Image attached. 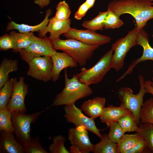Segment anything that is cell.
I'll return each mask as SVG.
<instances>
[{"mask_svg":"<svg viewBox=\"0 0 153 153\" xmlns=\"http://www.w3.org/2000/svg\"><path fill=\"white\" fill-rule=\"evenodd\" d=\"M107 9L120 16L124 14L131 15L138 30L153 19V3L150 0H113L108 3Z\"/></svg>","mask_w":153,"mask_h":153,"instance_id":"obj_1","label":"cell"},{"mask_svg":"<svg viewBox=\"0 0 153 153\" xmlns=\"http://www.w3.org/2000/svg\"><path fill=\"white\" fill-rule=\"evenodd\" d=\"M67 68L65 69L64 72L65 87L56 96L52 105H73L77 100L88 97L93 93V90L89 86L79 81L76 74H73L71 78H69Z\"/></svg>","mask_w":153,"mask_h":153,"instance_id":"obj_2","label":"cell"},{"mask_svg":"<svg viewBox=\"0 0 153 153\" xmlns=\"http://www.w3.org/2000/svg\"><path fill=\"white\" fill-rule=\"evenodd\" d=\"M52 41L56 50H61L67 53L81 66L86 65L99 47L87 44L73 39H59Z\"/></svg>","mask_w":153,"mask_h":153,"instance_id":"obj_3","label":"cell"},{"mask_svg":"<svg viewBox=\"0 0 153 153\" xmlns=\"http://www.w3.org/2000/svg\"><path fill=\"white\" fill-rule=\"evenodd\" d=\"M138 78L140 84L139 92L136 94H133L129 88L122 87L118 91V97L120 101V106L130 111L133 114L137 125L140 124L139 114L142 106L143 103V97L148 93L144 86L145 79L141 74Z\"/></svg>","mask_w":153,"mask_h":153,"instance_id":"obj_4","label":"cell"},{"mask_svg":"<svg viewBox=\"0 0 153 153\" xmlns=\"http://www.w3.org/2000/svg\"><path fill=\"white\" fill-rule=\"evenodd\" d=\"M114 52L111 48L92 67L83 68L76 74L80 82L88 86L99 83L112 68V59Z\"/></svg>","mask_w":153,"mask_h":153,"instance_id":"obj_5","label":"cell"},{"mask_svg":"<svg viewBox=\"0 0 153 153\" xmlns=\"http://www.w3.org/2000/svg\"><path fill=\"white\" fill-rule=\"evenodd\" d=\"M138 30L136 26L128 31L124 37L117 40L112 45L114 51L112 59V68L116 71L122 69L124 64L126 55L130 49L137 45Z\"/></svg>","mask_w":153,"mask_h":153,"instance_id":"obj_6","label":"cell"},{"mask_svg":"<svg viewBox=\"0 0 153 153\" xmlns=\"http://www.w3.org/2000/svg\"><path fill=\"white\" fill-rule=\"evenodd\" d=\"M42 111L27 114L19 111L11 112L12 120L16 139L22 144L28 141L31 136V124L36 122Z\"/></svg>","mask_w":153,"mask_h":153,"instance_id":"obj_7","label":"cell"},{"mask_svg":"<svg viewBox=\"0 0 153 153\" xmlns=\"http://www.w3.org/2000/svg\"><path fill=\"white\" fill-rule=\"evenodd\" d=\"M52 41L48 37H37L27 48L19 52L21 59L27 63L35 58L41 56L52 57L56 52Z\"/></svg>","mask_w":153,"mask_h":153,"instance_id":"obj_8","label":"cell"},{"mask_svg":"<svg viewBox=\"0 0 153 153\" xmlns=\"http://www.w3.org/2000/svg\"><path fill=\"white\" fill-rule=\"evenodd\" d=\"M87 130L81 126L69 129L68 139L71 144V153H89L93 152L94 145L91 142Z\"/></svg>","mask_w":153,"mask_h":153,"instance_id":"obj_9","label":"cell"},{"mask_svg":"<svg viewBox=\"0 0 153 153\" xmlns=\"http://www.w3.org/2000/svg\"><path fill=\"white\" fill-rule=\"evenodd\" d=\"M64 109L65 114L63 116L68 122L73 124L76 127L83 126L101 139L102 138L103 135L100 132L101 130L96 126L94 119L84 115L82 112V109L77 108L74 104L65 105Z\"/></svg>","mask_w":153,"mask_h":153,"instance_id":"obj_10","label":"cell"},{"mask_svg":"<svg viewBox=\"0 0 153 153\" xmlns=\"http://www.w3.org/2000/svg\"><path fill=\"white\" fill-rule=\"evenodd\" d=\"M28 64L27 75L44 82L52 79L53 66L51 57L43 56L36 57Z\"/></svg>","mask_w":153,"mask_h":153,"instance_id":"obj_11","label":"cell"},{"mask_svg":"<svg viewBox=\"0 0 153 153\" xmlns=\"http://www.w3.org/2000/svg\"><path fill=\"white\" fill-rule=\"evenodd\" d=\"M63 36L67 39H74L87 44L99 46L109 43L111 40L110 37L88 29L83 30L71 28Z\"/></svg>","mask_w":153,"mask_h":153,"instance_id":"obj_12","label":"cell"},{"mask_svg":"<svg viewBox=\"0 0 153 153\" xmlns=\"http://www.w3.org/2000/svg\"><path fill=\"white\" fill-rule=\"evenodd\" d=\"M28 89L24 77H20L18 80L14 78L12 95L7 108L10 112L17 111L25 113L27 111L25 99L28 93Z\"/></svg>","mask_w":153,"mask_h":153,"instance_id":"obj_13","label":"cell"},{"mask_svg":"<svg viewBox=\"0 0 153 153\" xmlns=\"http://www.w3.org/2000/svg\"><path fill=\"white\" fill-rule=\"evenodd\" d=\"M149 41L148 35L144 29L139 30L137 35L136 43L137 45H139L143 47L142 55L140 58L131 62L126 71L117 80L116 82L131 73L135 67L140 63L147 60L153 61V48L150 46Z\"/></svg>","mask_w":153,"mask_h":153,"instance_id":"obj_14","label":"cell"},{"mask_svg":"<svg viewBox=\"0 0 153 153\" xmlns=\"http://www.w3.org/2000/svg\"><path fill=\"white\" fill-rule=\"evenodd\" d=\"M70 19L62 21L56 19L54 17L50 19L48 24L42 30L39 31V36L41 37H46V34L49 32V37L52 40L60 39V36L67 32L71 28Z\"/></svg>","mask_w":153,"mask_h":153,"instance_id":"obj_15","label":"cell"},{"mask_svg":"<svg viewBox=\"0 0 153 153\" xmlns=\"http://www.w3.org/2000/svg\"><path fill=\"white\" fill-rule=\"evenodd\" d=\"M53 63V71L52 80L53 82L59 79L61 71L64 69L70 67H75L77 63L67 53L57 51L51 57Z\"/></svg>","mask_w":153,"mask_h":153,"instance_id":"obj_16","label":"cell"},{"mask_svg":"<svg viewBox=\"0 0 153 153\" xmlns=\"http://www.w3.org/2000/svg\"><path fill=\"white\" fill-rule=\"evenodd\" d=\"M0 153H25L23 144L15 138L13 133L0 131Z\"/></svg>","mask_w":153,"mask_h":153,"instance_id":"obj_17","label":"cell"},{"mask_svg":"<svg viewBox=\"0 0 153 153\" xmlns=\"http://www.w3.org/2000/svg\"><path fill=\"white\" fill-rule=\"evenodd\" d=\"M106 101L104 97H96L83 102L81 109L90 118L94 119L102 115L105 108Z\"/></svg>","mask_w":153,"mask_h":153,"instance_id":"obj_18","label":"cell"},{"mask_svg":"<svg viewBox=\"0 0 153 153\" xmlns=\"http://www.w3.org/2000/svg\"><path fill=\"white\" fill-rule=\"evenodd\" d=\"M52 13L51 10L48 9L46 12V15L43 20L40 24L35 26H30L23 24H18L12 21H10L7 27L6 30L9 31L15 29L20 33L39 32L44 28L47 26L50 20L49 17Z\"/></svg>","mask_w":153,"mask_h":153,"instance_id":"obj_19","label":"cell"},{"mask_svg":"<svg viewBox=\"0 0 153 153\" xmlns=\"http://www.w3.org/2000/svg\"><path fill=\"white\" fill-rule=\"evenodd\" d=\"M130 112L120 106L117 107L110 105L105 107L100 118L101 121L108 126L111 123L118 122L122 116Z\"/></svg>","mask_w":153,"mask_h":153,"instance_id":"obj_20","label":"cell"},{"mask_svg":"<svg viewBox=\"0 0 153 153\" xmlns=\"http://www.w3.org/2000/svg\"><path fill=\"white\" fill-rule=\"evenodd\" d=\"M10 34L14 43L12 50L15 52H19L21 50L28 47L37 37L32 32L17 33L12 31Z\"/></svg>","mask_w":153,"mask_h":153,"instance_id":"obj_21","label":"cell"},{"mask_svg":"<svg viewBox=\"0 0 153 153\" xmlns=\"http://www.w3.org/2000/svg\"><path fill=\"white\" fill-rule=\"evenodd\" d=\"M18 70V61L5 59L0 65V89L8 80L9 74Z\"/></svg>","mask_w":153,"mask_h":153,"instance_id":"obj_22","label":"cell"},{"mask_svg":"<svg viewBox=\"0 0 153 153\" xmlns=\"http://www.w3.org/2000/svg\"><path fill=\"white\" fill-rule=\"evenodd\" d=\"M94 153H118L117 144L113 142L108 134H104L101 141L94 145Z\"/></svg>","mask_w":153,"mask_h":153,"instance_id":"obj_23","label":"cell"},{"mask_svg":"<svg viewBox=\"0 0 153 153\" xmlns=\"http://www.w3.org/2000/svg\"><path fill=\"white\" fill-rule=\"evenodd\" d=\"M142 138L136 133L135 134H125L121 139L117 143L118 153H124L131 148Z\"/></svg>","mask_w":153,"mask_h":153,"instance_id":"obj_24","label":"cell"},{"mask_svg":"<svg viewBox=\"0 0 153 153\" xmlns=\"http://www.w3.org/2000/svg\"><path fill=\"white\" fill-rule=\"evenodd\" d=\"M140 123L150 124L153 126V98L144 102L139 114Z\"/></svg>","mask_w":153,"mask_h":153,"instance_id":"obj_25","label":"cell"},{"mask_svg":"<svg viewBox=\"0 0 153 153\" xmlns=\"http://www.w3.org/2000/svg\"><path fill=\"white\" fill-rule=\"evenodd\" d=\"M14 78L9 79L0 90V109L7 108L11 97Z\"/></svg>","mask_w":153,"mask_h":153,"instance_id":"obj_26","label":"cell"},{"mask_svg":"<svg viewBox=\"0 0 153 153\" xmlns=\"http://www.w3.org/2000/svg\"><path fill=\"white\" fill-rule=\"evenodd\" d=\"M136 132L146 143L147 147L150 153H153V126L150 124L140 123Z\"/></svg>","mask_w":153,"mask_h":153,"instance_id":"obj_27","label":"cell"},{"mask_svg":"<svg viewBox=\"0 0 153 153\" xmlns=\"http://www.w3.org/2000/svg\"><path fill=\"white\" fill-rule=\"evenodd\" d=\"M108 13V10L105 12H99L98 15L93 19L90 20L83 21L82 26L88 29L94 31L103 30L105 18Z\"/></svg>","mask_w":153,"mask_h":153,"instance_id":"obj_28","label":"cell"},{"mask_svg":"<svg viewBox=\"0 0 153 153\" xmlns=\"http://www.w3.org/2000/svg\"><path fill=\"white\" fill-rule=\"evenodd\" d=\"M1 131L14 132L11 112L7 108L0 109V131Z\"/></svg>","mask_w":153,"mask_h":153,"instance_id":"obj_29","label":"cell"},{"mask_svg":"<svg viewBox=\"0 0 153 153\" xmlns=\"http://www.w3.org/2000/svg\"><path fill=\"white\" fill-rule=\"evenodd\" d=\"M118 122L125 133L137 132L138 130V126L131 112L122 116Z\"/></svg>","mask_w":153,"mask_h":153,"instance_id":"obj_30","label":"cell"},{"mask_svg":"<svg viewBox=\"0 0 153 153\" xmlns=\"http://www.w3.org/2000/svg\"><path fill=\"white\" fill-rule=\"evenodd\" d=\"M40 137H31L26 143L22 144L26 153H48L40 142Z\"/></svg>","mask_w":153,"mask_h":153,"instance_id":"obj_31","label":"cell"},{"mask_svg":"<svg viewBox=\"0 0 153 153\" xmlns=\"http://www.w3.org/2000/svg\"><path fill=\"white\" fill-rule=\"evenodd\" d=\"M66 138L59 135L54 136L48 148L50 153H70L64 146Z\"/></svg>","mask_w":153,"mask_h":153,"instance_id":"obj_32","label":"cell"},{"mask_svg":"<svg viewBox=\"0 0 153 153\" xmlns=\"http://www.w3.org/2000/svg\"><path fill=\"white\" fill-rule=\"evenodd\" d=\"M105 17L104 21V28L109 29L118 28L120 27L124 24L122 21L119 16L110 10Z\"/></svg>","mask_w":153,"mask_h":153,"instance_id":"obj_33","label":"cell"},{"mask_svg":"<svg viewBox=\"0 0 153 153\" xmlns=\"http://www.w3.org/2000/svg\"><path fill=\"white\" fill-rule=\"evenodd\" d=\"M71 10L65 1L60 2L58 4L54 17L57 20L65 21L69 19Z\"/></svg>","mask_w":153,"mask_h":153,"instance_id":"obj_34","label":"cell"},{"mask_svg":"<svg viewBox=\"0 0 153 153\" xmlns=\"http://www.w3.org/2000/svg\"><path fill=\"white\" fill-rule=\"evenodd\" d=\"M110 131L108 136L113 142L117 143L121 139L125 132L119 123L116 122L110 124Z\"/></svg>","mask_w":153,"mask_h":153,"instance_id":"obj_35","label":"cell"},{"mask_svg":"<svg viewBox=\"0 0 153 153\" xmlns=\"http://www.w3.org/2000/svg\"><path fill=\"white\" fill-rule=\"evenodd\" d=\"M150 153L147 147L145 141L142 137L131 148L124 153Z\"/></svg>","mask_w":153,"mask_h":153,"instance_id":"obj_36","label":"cell"},{"mask_svg":"<svg viewBox=\"0 0 153 153\" xmlns=\"http://www.w3.org/2000/svg\"><path fill=\"white\" fill-rule=\"evenodd\" d=\"M14 43L10 34H5L0 37V50L5 51L12 49Z\"/></svg>","mask_w":153,"mask_h":153,"instance_id":"obj_37","label":"cell"},{"mask_svg":"<svg viewBox=\"0 0 153 153\" xmlns=\"http://www.w3.org/2000/svg\"><path fill=\"white\" fill-rule=\"evenodd\" d=\"M90 8L85 2L81 5L75 14L74 17L78 20H81L86 15Z\"/></svg>","mask_w":153,"mask_h":153,"instance_id":"obj_38","label":"cell"},{"mask_svg":"<svg viewBox=\"0 0 153 153\" xmlns=\"http://www.w3.org/2000/svg\"><path fill=\"white\" fill-rule=\"evenodd\" d=\"M50 0H34V3L38 5L41 8H43L47 6Z\"/></svg>","mask_w":153,"mask_h":153,"instance_id":"obj_39","label":"cell"},{"mask_svg":"<svg viewBox=\"0 0 153 153\" xmlns=\"http://www.w3.org/2000/svg\"><path fill=\"white\" fill-rule=\"evenodd\" d=\"M151 83V81L150 80L145 81L144 86L148 93L152 94L153 96V88L152 86Z\"/></svg>","mask_w":153,"mask_h":153,"instance_id":"obj_40","label":"cell"},{"mask_svg":"<svg viewBox=\"0 0 153 153\" xmlns=\"http://www.w3.org/2000/svg\"><path fill=\"white\" fill-rule=\"evenodd\" d=\"M96 0H86L85 2L87 4L90 9L93 7Z\"/></svg>","mask_w":153,"mask_h":153,"instance_id":"obj_41","label":"cell"},{"mask_svg":"<svg viewBox=\"0 0 153 153\" xmlns=\"http://www.w3.org/2000/svg\"><path fill=\"white\" fill-rule=\"evenodd\" d=\"M151 84L153 88V76L152 78V80L151 81Z\"/></svg>","mask_w":153,"mask_h":153,"instance_id":"obj_42","label":"cell"},{"mask_svg":"<svg viewBox=\"0 0 153 153\" xmlns=\"http://www.w3.org/2000/svg\"><path fill=\"white\" fill-rule=\"evenodd\" d=\"M153 3V0H150Z\"/></svg>","mask_w":153,"mask_h":153,"instance_id":"obj_43","label":"cell"},{"mask_svg":"<svg viewBox=\"0 0 153 153\" xmlns=\"http://www.w3.org/2000/svg\"><path fill=\"white\" fill-rule=\"evenodd\" d=\"M152 37L153 38V34L152 35Z\"/></svg>","mask_w":153,"mask_h":153,"instance_id":"obj_44","label":"cell"},{"mask_svg":"<svg viewBox=\"0 0 153 153\" xmlns=\"http://www.w3.org/2000/svg\"><path fill=\"white\" fill-rule=\"evenodd\" d=\"M152 72L153 73V71H152Z\"/></svg>","mask_w":153,"mask_h":153,"instance_id":"obj_45","label":"cell"}]
</instances>
